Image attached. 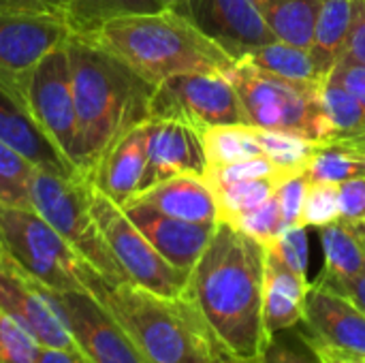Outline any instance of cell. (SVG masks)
<instances>
[{
  "label": "cell",
  "instance_id": "obj_41",
  "mask_svg": "<svg viewBox=\"0 0 365 363\" xmlns=\"http://www.w3.org/2000/svg\"><path fill=\"white\" fill-rule=\"evenodd\" d=\"M327 79L334 81V83H340L342 88H346L351 94H355L365 105V64L344 56L331 68Z\"/></svg>",
  "mask_w": 365,
  "mask_h": 363
},
{
  "label": "cell",
  "instance_id": "obj_31",
  "mask_svg": "<svg viewBox=\"0 0 365 363\" xmlns=\"http://www.w3.org/2000/svg\"><path fill=\"white\" fill-rule=\"evenodd\" d=\"M304 175L308 182L340 184L351 178L365 175V165L355 150L342 143H321Z\"/></svg>",
  "mask_w": 365,
  "mask_h": 363
},
{
  "label": "cell",
  "instance_id": "obj_8",
  "mask_svg": "<svg viewBox=\"0 0 365 363\" xmlns=\"http://www.w3.org/2000/svg\"><path fill=\"white\" fill-rule=\"evenodd\" d=\"M92 214L103 240L126 280L156 295L175 300L188 285V274L173 267L133 225L126 212L92 186Z\"/></svg>",
  "mask_w": 365,
  "mask_h": 363
},
{
  "label": "cell",
  "instance_id": "obj_24",
  "mask_svg": "<svg viewBox=\"0 0 365 363\" xmlns=\"http://www.w3.org/2000/svg\"><path fill=\"white\" fill-rule=\"evenodd\" d=\"M276 41L312 47L321 0H257Z\"/></svg>",
  "mask_w": 365,
  "mask_h": 363
},
{
  "label": "cell",
  "instance_id": "obj_6",
  "mask_svg": "<svg viewBox=\"0 0 365 363\" xmlns=\"http://www.w3.org/2000/svg\"><path fill=\"white\" fill-rule=\"evenodd\" d=\"M0 244L9 261L51 291H88L103 278L34 210L0 205Z\"/></svg>",
  "mask_w": 365,
  "mask_h": 363
},
{
  "label": "cell",
  "instance_id": "obj_15",
  "mask_svg": "<svg viewBox=\"0 0 365 363\" xmlns=\"http://www.w3.org/2000/svg\"><path fill=\"white\" fill-rule=\"evenodd\" d=\"M299 327L319 347L365 362V312L323 278L310 282Z\"/></svg>",
  "mask_w": 365,
  "mask_h": 363
},
{
  "label": "cell",
  "instance_id": "obj_34",
  "mask_svg": "<svg viewBox=\"0 0 365 363\" xmlns=\"http://www.w3.org/2000/svg\"><path fill=\"white\" fill-rule=\"evenodd\" d=\"M340 220V188L331 182H308L302 227L321 229Z\"/></svg>",
  "mask_w": 365,
  "mask_h": 363
},
{
  "label": "cell",
  "instance_id": "obj_13",
  "mask_svg": "<svg viewBox=\"0 0 365 363\" xmlns=\"http://www.w3.org/2000/svg\"><path fill=\"white\" fill-rule=\"evenodd\" d=\"M81 353L92 363H152L88 291H53Z\"/></svg>",
  "mask_w": 365,
  "mask_h": 363
},
{
  "label": "cell",
  "instance_id": "obj_12",
  "mask_svg": "<svg viewBox=\"0 0 365 363\" xmlns=\"http://www.w3.org/2000/svg\"><path fill=\"white\" fill-rule=\"evenodd\" d=\"M0 310L17 321L43 349H79L53 291L32 280L6 257L0 261Z\"/></svg>",
  "mask_w": 365,
  "mask_h": 363
},
{
  "label": "cell",
  "instance_id": "obj_2",
  "mask_svg": "<svg viewBox=\"0 0 365 363\" xmlns=\"http://www.w3.org/2000/svg\"><path fill=\"white\" fill-rule=\"evenodd\" d=\"M66 53L77 111L75 169L90 180L107 150L150 120L156 86L90 36L71 32Z\"/></svg>",
  "mask_w": 365,
  "mask_h": 363
},
{
  "label": "cell",
  "instance_id": "obj_23",
  "mask_svg": "<svg viewBox=\"0 0 365 363\" xmlns=\"http://www.w3.org/2000/svg\"><path fill=\"white\" fill-rule=\"evenodd\" d=\"M325 267L321 278L327 282L351 280L365 272V246L357 225L346 220H336L319 229Z\"/></svg>",
  "mask_w": 365,
  "mask_h": 363
},
{
  "label": "cell",
  "instance_id": "obj_17",
  "mask_svg": "<svg viewBox=\"0 0 365 363\" xmlns=\"http://www.w3.org/2000/svg\"><path fill=\"white\" fill-rule=\"evenodd\" d=\"M133 225L148 237V242L178 270L190 274L205 246L210 244L216 225L188 223L167 216L150 205L130 201L122 208Z\"/></svg>",
  "mask_w": 365,
  "mask_h": 363
},
{
  "label": "cell",
  "instance_id": "obj_50",
  "mask_svg": "<svg viewBox=\"0 0 365 363\" xmlns=\"http://www.w3.org/2000/svg\"><path fill=\"white\" fill-rule=\"evenodd\" d=\"M214 363H222V362H214Z\"/></svg>",
  "mask_w": 365,
  "mask_h": 363
},
{
  "label": "cell",
  "instance_id": "obj_30",
  "mask_svg": "<svg viewBox=\"0 0 365 363\" xmlns=\"http://www.w3.org/2000/svg\"><path fill=\"white\" fill-rule=\"evenodd\" d=\"M36 167L17 150L0 141V205L32 210L30 186Z\"/></svg>",
  "mask_w": 365,
  "mask_h": 363
},
{
  "label": "cell",
  "instance_id": "obj_44",
  "mask_svg": "<svg viewBox=\"0 0 365 363\" xmlns=\"http://www.w3.org/2000/svg\"><path fill=\"white\" fill-rule=\"evenodd\" d=\"M321 278V276H319ZM327 282V280H325ZM331 289H336L338 293H342L344 297H349L359 310L365 312V272L359 276L351 278V280H342V282H327Z\"/></svg>",
  "mask_w": 365,
  "mask_h": 363
},
{
  "label": "cell",
  "instance_id": "obj_48",
  "mask_svg": "<svg viewBox=\"0 0 365 363\" xmlns=\"http://www.w3.org/2000/svg\"><path fill=\"white\" fill-rule=\"evenodd\" d=\"M163 2H165L167 6H175V2H178V0H163Z\"/></svg>",
  "mask_w": 365,
  "mask_h": 363
},
{
  "label": "cell",
  "instance_id": "obj_19",
  "mask_svg": "<svg viewBox=\"0 0 365 363\" xmlns=\"http://www.w3.org/2000/svg\"><path fill=\"white\" fill-rule=\"evenodd\" d=\"M308 291V276L293 272L272 248L265 246L263 325L267 338L278 332L297 327L304 321Z\"/></svg>",
  "mask_w": 365,
  "mask_h": 363
},
{
  "label": "cell",
  "instance_id": "obj_7",
  "mask_svg": "<svg viewBox=\"0 0 365 363\" xmlns=\"http://www.w3.org/2000/svg\"><path fill=\"white\" fill-rule=\"evenodd\" d=\"M32 210L43 216L107 282H128L92 214V182L83 175H62L36 169L30 186Z\"/></svg>",
  "mask_w": 365,
  "mask_h": 363
},
{
  "label": "cell",
  "instance_id": "obj_10",
  "mask_svg": "<svg viewBox=\"0 0 365 363\" xmlns=\"http://www.w3.org/2000/svg\"><path fill=\"white\" fill-rule=\"evenodd\" d=\"M71 36L64 15L0 9V92L26 109V83L34 66Z\"/></svg>",
  "mask_w": 365,
  "mask_h": 363
},
{
  "label": "cell",
  "instance_id": "obj_4",
  "mask_svg": "<svg viewBox=\"0 0 365 363\" xmlns=\"http://www.w3.org/2000/svg\"><path fill=\"white\" fill-rule=\"evenodd\" d=\"M92 295L135 340L152 363H214L218 362L210 342L199 329L190 304L156 295L133 282H96Z\"/></svg>",
  "mask_w": 365,
  "mask_h": 363
},
{
  "label": "cell",
  "instance_id": "obj_35",
  "mask_svg": "<svg viewBox=\"0 0 365 363\" xmlns=\"http://www.w3.org/2000/svg\"><path fill=\"white\" fill-rule=\"evenodd\" d=\"M43 347L0 310V363H36Z\"/></svg>",
  "mask_w": 365,
  "mask_h": 363
},
{
  "label": "cell",
  "instance_id": "obj_22",
  "mask_svg": "<svg viewBox=\"0 0 365 363\" xmlns=\"http://www.w3.org/2000/svg\"><path fill=\"white\" fill-rule=\"evenodd\" d=\"M361 0H321V11L314 28L312 56L325 77L346 53V45L359 13Z\"/></svg>",
  "mask_w": 365,
  "mask_h": 363
},
{
  "label": "cell",
  "instance_id": "obj_47",
  "mask_svg": "<svg viewBox=\"0 0 365 363\" xmlns=\"http://www.w3.org/2000/svg\"><path fill=\"white\" fill-rule=\"evenodd\" d=\"M357 231H359V235H361V242H364V246H365V223L357 225Z\"/></svg>",
  "mask_w": 365,
  "mask_h": 363
},
{
  "label": "cell",
  "instance_id": "obj_43",
  "mask_svg": "<svg viewBox=\"0 0 365 363\" xmlns=\"http://www.w3.org/2000/svg\"><path fill=\"white\" fill-rule=\"evenodd\" d=\"M0 9L11 11H41L64 15V0H0Z\"/></svg>",
  "mask_w": 365,
  "mask_h": 363
},
{
  "label": "cell",
  "instance_id": "obj_38",
  "mask_svg": "<svg viewBox=\"0 0 365 363\" xmlns=\"http://www.w3.org/2000/svg\"><path fill=\"white\" fill-rule=\"evenodd\" d=\"M267 248H272L293 272L308 276V261H310V248H308V233L306 227L302 225H293V227H284L278 237L267 244Z\"/></svg>",
  "mask_w": 365,
  "mask_h": 363
},
{
  "label": "cell",
  "instance_id": "obj_5",
  "mask_svg": "<svg viewBox=\"0 0 365 363\" xmlns=\"http://www.w3.org/2000/svg\"><path fill=\"white\" fill-rule=\"evenodd\" d=\"M235 86L246 124L261 131H287L327 143L329 124L321 107V83L293 81L240 60L225 73Z\"/></svg>",
  "mask_w": 365,
  "mask_h": 363
},
{
  "label": "cell",
  "instance_id": "obj_16",
  "mask_svg": "<svg viewBox=\"0 0 365 363\" xmlns=\"http://www.w3.org/2000/svg\"><path fill=\"white\" fill-rule=\"evenodd\" d=\"M207 173L203 135L175 120H148V163L141 190L175 175Z\"/></svg>",
  "mask_w": 365,
  "mask_h": 363
},
{
  "label": "cell",
  "instance_id": "obj_14",
  "mask_svg": "<svg viewBox=\"0 0 365 363\" xmlns=\"http://www.w3.org/2000/svg\"><path fill=\"white\" fill-rule=\"evenodd\" d=\"M171 9L186 15L233 62L276 41L257 0H178Z\"/></svg>",
  "mask_w": 365,
  "mask_h": 363
},
{
  "label": "cell",
  "instance_id": "obj_18",
  "mask_svg": "<svg viewBox=\"0 0 365 363\" xmlns=\"http://www.w3.org/2000/svg\"><path fill=\"white\" fill-rule=\"evenodd\" d=\"M145 163H148V122L128 131L107 150L90 182L101 195L124 208L141 190Z\"/></svg>",
  "mask_w": 365,
  "mask_h": 363
},
{
  "label": "cell",
  "instance_id": "obj_25",
  "mask_svg": "<svg viewBox=\"0 0 365 363\" xmlns=\"http://www.w3.org/2000/svg\"><path fill=\"white\" fill-rule=\"evenodd\" d=\"M246 62L255 64L261 71L272 75L293 79V81H308V83H323L327 77L321 71L319 62L314 60L310 47H297L284 41H272L244 58Z\"/></svg>",
  "mask_w": 365,
  "mask_h": 363
},
{
  "label": "cell",
  "instance_id": "obj_37",
  "mask_svg": "<svg viewBox=\"0 0 365 363\" xmlns=\"http://www.w3.org/2000/svg\"><path fill=\"white\" fill-rule=\"evenodd\" d=\"M255 178H278L276 167L272 165V160L267 156H255V158H246V160H235V163H229V165L212 167L205 173V180L210 182V186L214 190L222 188V186H229V184H235V182L255 180Z\"/></svg>",
  "mask_w": 365,
  "mask_h": 363
},
{
  "label": "cell",
  "instance_id": "obj_20",
  "mask_svg": "<svg viewBox=\"0 0 365 363\" xmlns=\"http://www.w3.org/2000/svg\"><path fill=\"white\" fill-rule=\"evenodd\" d=\"M133 201L150 205L167 216L216 225L220 223V208L214 188L203 175H175L165 182L154 184L152 188L139 193Z\"/></svg>",
  "mask_w": 365,
  "mask_h": 363
},
{
  "label": "cell",
  "instance_id": "obj_29",
  "mask_svg": "<svg viewBox=\"0 0 365 363\" xmlns=\"http://www.w3.org/2000/svg\"><path fill=\"white\" fill-rule=\"evenodd\" d=\"M203 145H205V156H207V169L229 165L235 160L265 156L257 128L246 126V124L207 128L203 133Z\"/></svg>",
  "mask_w": 365,
  "mask_h": 363
},
{
  "label": "cell",
  "instance_id": "obj_33",
  "mask_svg": "<svg viewBox=\"0 0 365 363\" xmlns=\"http://www.w3.org/2000/svg\"><path fill=\"white\" fill-rule=\"evenodd\" d=\"M259 363H325L319 355L314 342L297 325L278 332L269 338L265 353Z\"/></svg>",
  "mask_w": 365,
  "mask_h": 363
},
{
  "label": "cell",
  "instance_id": "obj_46",
  "mask_svg": "<svg viewBox=\"0 0 365 363\" xmlns=\"http://www.w3.org/2000/svg\"><path fill=\"white\" fill-rule=\"evenodd\" d=\"M314 347H317L319 355L323 357V362H325V363H365L364 359H357V357H351V355H342V353L329 351V349H325V347H319L317 342H314Z\"/></svg>",
  "mask_w": 365,
  "mask_h": 363
},
{
  "label": "cell",
  "instance_id": "obj_26",
  "mask_svg": "<svg viewBox=\"0 0 365 363\" xmlns=\"http://www.w3.org/2000/svg\"><path fill=\"white\" fill-rule=\"evenodd\" d=\"M167 4L163 0H64V17L75 34H94L103 24L122 15L152 13Z\"/></svg>",
  "mask_w": 365,
  "mask_h": 363
},
{
  "label": "cell",
  "instance_id": "obj_39",
  "mask_svg": "<svg viewBox=\"0 0 365 363\" xmlns=\"http://www.w3.org/2000/svg\"><path fill=\"white\" fill-rule=\"evenodd\" d=\"M306 193H308L306 175H293V178H287V180H282L278 184L276 201H278L284 227L302 225V212H304Z\"/></svg>",
  "mask_w": 365,
  "mask_h": 363
},
{
  "label": "cell",
  "instance_id": "obj_21",
  "mask_svg": "<svg viewBox=\"0 0 365 363\" xmlns=\"http://www.w3.org/2000/svg\"><path fill=\"white\" fill-rule=\"evenodd\" d=\"M0 141L24 154L36 169L62 175H79L60 154V150L47 139V135L36 126L30 113L4 92H0Z\"/></svg>",
  "mask_w": 365,
  "mask_h": 363
},
{
  "label": "cell",
  "instance_id": "obj_45",
  "mask_svg": "<svg viewBox=\"0 0 365 363\" xmlns=\"http://www.w3.org/2000/svg\"><path fill=\"white\" fill-rule=\"evenodd\" d=\"M36 363H92L81 349L68 351V349H43Z\"/></svg>",
  "mask_w": 365,
  "mask_h": 363
},
{
  "label": "cell",
  "instance_id": "obj_1",
  "mask_svg": "<svg viewBox=\"0 0 365 363\" xmlns=\"http://www.w3.org/2000/svg\"><path fill=\"white\" fill-rule=\"evenodd\" d=\"M263 280L265 246L220 220L182 293L218 362H261L269 342L263 325Z\"/></svg>",
  "mask_w": 365,
  "mask_h": 363
},
{
  "label": "cell",
  "instance_id": "obj_32",
  "mask_svg": "<svg viewBox=\"0 0 365 363\" xmlns=\"http://www.w3.org/2000/svg\"><path fill=\"white\" fill-rule=\"evenodd\" d=\"M278 184H280L278 178H255V180H244L216 188L214 193L220 208V220L231 223L235 216L267 203L269 199H274Z\"/></svg>",
  "mask_w": 365,
  "mask_h": 363
},
{
  "label": "cell",
  "instance_id": "obj_49",
  "mask_svg": "<svg viewBox=\"0 0 365 363\" xmlns=\"http://www.w3.org/2000/svg\"><path fill=\"white\" fill-rule=\"evenodd\" d=\"M4 259V252H2V244H0V261Z\"/></svg>",
  "mask_w": 365,
  "mask_h": 363
},
{
  "label": "cell",
  "instance_id": "obj_3",
  "mask_svg": "<svg viewBox=\"0 0 365 363\" xmlns=\"http://www.w3.org/2000/svg\"><path fill=\"white\" fill-rule=\"evenodd\" d=\"M83 36L101 43L152 86L175 75L227 73L233 64L210 36L171 6L109 19Z\"/></svg>",
  "mask_w": 365,
  "mask_h": 363
},
{
  "label": "cell",
  "instance_id": "obj_36",
  "mask_svg": "<svg viewBox=\"0 0 365 363\" xmlns=\"http://www.w3.org/2000/svg\"><path fill=\"white\" fill-rule=\"evenodd\" d=\"M229 225H233L240 231H244L246 235L259 240L263 246L272 244L278 237V233L284 229V223H282V214H280L276 195L267 203H263V205H259L255 210H248V212L235 216Z\"/></svg>",
  "mask_w": 365,
  "mask_h": 363
},
{
  "label": "cell",
  "instance_id": "obj_11",
  "mask_svg": "<svg viewBox=\"0 0 365 363\" xmlns=\"http://www.w3.org/2000/svg\"><path fill=\"white\" fill-rule=\"evenodd\" d=\"M26 111L75 169L77 111L66 43L47 53L30 73L26 83Z\"/></svg>",
  "mask_w": 365,
  "mask_h": 363
},
{
  "label": "cell",
  "instance_id": "obj_9",
  "mask_svg": "<svg viewBox=\"0 0 365 363\" xmlns=\"http://www.w3.org/2000/svg\"><path fill=\"white\" fill-rule=\"evenodd\" d=\"M150 118L175 120L201 135L214 126L246 124L235 86L225 73H188L165 79L152 94Z\"/></svg>",
  "mask_w": 365,
  "mask_h": 363
},
{
  "label": "cell",
  "instance_id": "obj_28",
  "mask_svg": "<svg viewBox=\"0 0 365 363\" xmlns=\"http://www.w3.org/2000/svg\"><path fill=\"white\" fill-rule=\"evenodd\" d=\"M257 135H259L265 156L276 167L280 182L293 175H304L321 145L308 137H302L297 133H287V131L257 128Z\"/></svg>",
  "mask_w": 365,
  "mask_h": 363
},
{
  "label": "cell",
  "instance_id": "obj_27",
  "mask_svg": "<svg viewBox=\"0 0 365 363\" xmlns=\"http://www.w3.org/2000/svg\"><path fill=\"white\" fill-rule=\"evenodd\" d=\"M321 107L329 124L327 143L365 135V105L340 83L329 79L321 83Z\"/></svg>",
  "mask_w": 365,
  "mask_h": 363
},
{
  "label": "cell",
  "instance_id": "obj_40",
  "mask_svg": "<svg viewBox=\"0 0 365 363\" xmlns=\"http://www.w3.org/2000/svg\"><path fill=\"white\" fill-rule=\"evenodd\" d=\"M338 188H340V218L351 225L365 223V175L340 182Z\"/></svg>",
  "mask_w": 365,
  "mask_h": 363
},
{
  "label": "cell",
  "instance_id": "obj_42",
  "mask_svg": "<svg viewBox=\"0 0 365 363\" xmlns=\"http://www.w3.org/2000/svg\"><path fill=\"white\" fill-rule=\"evenodd\" d=\"M344 56L365 64V0H361V6H359V13H357V19H355V26H353Z\"/></svg>",
  "mask_w": 365,
  "mask_h": 363
}]
</instances>
